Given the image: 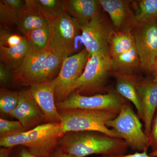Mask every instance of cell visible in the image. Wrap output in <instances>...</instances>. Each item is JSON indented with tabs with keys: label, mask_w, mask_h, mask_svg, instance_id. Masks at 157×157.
I'll list each match as a JSON object with an SVG mask.
<instances>
[{
	"label": "cell",
	"mask_w": 157,
	"mask_h": 157,
	"mask_svg": "<svg viewBox=\"0 0 157 157\" xmlns=\"http://www.w3.org/2000/svg\"><path fill=\"white\" fill-rule=\"evenodd\" d=\"M135 45V37L132 32L115 31L109 44V55L111 58H114L131 50Z\"/></svg>",
	"instance_id": "obj_22"
},
{
	"label": "cell",
	"mask_w": 157,
	"mask_h": 157,
	"mask_svg": "<svg viewBox=\"0 0 157 157\" xmlns=\"http://www.w3.org/2000/svg\"><path fill=\"white\" fill-rule=\"evenodd\" d=\"M150 72L153 74L154 76L157 75V56L155 59L153 64L152 66Z\"/></svg>",
	"instance_id": "obj_37"
},
{
	"label": "cell",
	"mask_w": 157,
	"mask_h": 157,
	"mask_svg": "<svg viewBox=\"0 0 157 157\" xmlns=\"http://www.w3.org/2000/svg\"><path fill=\"white\" fill-rule=\"evenodd\" d=\"M12 148H3L0 149V157H9L10 151Z\"/></svg>",
	"instance_id": "obj_36"
},
{
	"label": "cell",
	"mask_w": 157,
	"mask_h": 157,
	"mask_svg": "<svg viewBox=\"0 0 157 157\" xmlns=\"http://www.w3.org/2000/svg\"><path fill=\"white\" fill-rule=\"evenodd\" d=\"M32 48L41 50L45 49L48 45L49 32L48 27L41 28L30 31L25 34Z\"/></svg>",
	"instance_id": "obj_25"
},
{
	"label": "cell",
	"mask_w": 157,
	"mask_h": 157,
	"mask_svg": "<svg viewBox=\"0 0 157 157\" xmlns=\"http://www.w3.org/2000/svg\"><path fill=\"white\" fill-rule=\"evenodd\" d=\"M114 75L117 78L116 90L122 97L128 99L134 104L137 109L138 117L143 121L144 111L143 103L133 83L132 76Z\"/></svg>",
	"instance_id": "obj_20"
},
{
	"label": "cell",
	"mask_w": 157,
	"mask_h": 157,
	"mask_svg": "<svg viewBox=\"0 0 157 157\" xmlns=\"http://www.w3.org/2000/svg\"><path fill=\"white\" fill-rule=\"evenodd\" d=\"M140 67L139 54L136 45L131 50L112 58V70L114 75L132 76Z\"/></svg>",
	"instance_id": "obj_19"
},
{
	"label": "cell",
	"mask_w": 157,
	"mask_h": 157,
	"mask_svg": "<svg viewBox=\"0 0 157 157\" xmlns=\"http://www.w3.org/2000/svg\"><path fill=\"white\" fill-rule=\"evenodd\" d=\"M18 94L17 92L6 88L0 90V111L5 115L10 116L11 113L17 107L18 102Z\"/></svg>",
	"instance_id": "obj_26"
},
{
	"label": "cell",
	"mask_w": 157,
	"mask_h": 157,
	"mask_svg": "<svg viewBox=\"0 0 157 157\" xmlns=\"http://www.w3.org/2000/svg\"><path fill=\"white\" fill-rule=\"evenodd\" d=\"M13 81L11 72L1 63L0 65V81L1 84H9L11 81Z\"/></svg>",
	"instance_id": "obj_33"
},
{
	"label": "cell",
	"mask_w": 157,
	"mask_h": 157,
	"mask_svg": "<svg viewBox=\"0 0 157 157\" xmlns=\"http://www.w3.org/2000/svg\"><path fill=\"white\" fill-rule=\"evenodd\" d=\"M25 129L17 121H12L1 118L0 119V137L11 136L25 132Z\"/></svg>",
	"instance_id": "obj_28"
},
{
	"label": "cell",
	"mask_w": 157,
	"mask_h": 157,
	"mask_svg": "<svg viewBox=\"0 0 157 157\" xmlns=\"http://www.w3.org/2000/svg\"><path fill=\"white\" fill-rule=\"evenodd\" d=\"M90 56L84 48L80 52L63 60L59 73L55 78L56 104L65 101L72 94L73 84L82 75Z\"/></svg>",
	"instance_id": "obj_9"
},
{
	"label": "cell",
	"mask_w": 157,
	"mask_h": 157,
	"mask_svg": "<svg viewBox=\"0 0 157 157\" xmlns=\"http://www.w3.org/2000/svg\"><path fill=\"white\" fill-rule=\"evenodd\" d=\"M65 134L60 123H45L29 131L0 137V146L7 148L24 147L37 156L49 157L59 147Z\"/></svg>",
	"instance_id": "obj_2"
},
{
	"label": "cell",
	"mask_w": 157,
	"mask_h": 157,
	"mask_svg": "<svg viewBox=\"0 0 157 157\" xmlns=\"http://www.w3.org/2000/svg\"><path fill=\"white\" fill-rule=\"evenodd\" d=\"M149 155L152 157H157V149L154 151H152L150 153Z\"/></svg>",
	"instance_id": "obj_38"
},
{
	"label": "cell",
	"mask_w": 157,
	"mask_h": 157,
	"mask_svg": "<svg viewBox=\"0 0 157 157\" xmlns=\"http://www.w3.org/2000/svg\"><path fill=\"white\" fill-rule=\"evenodd\" d=\"M65 11L79 26L87 24L101 12L98 0H63Z\"/></svg>",
	"instance_id": "obj_16"
},
{
	"label": "cell",
	"mask_w": 157,
	"mask_h": 157,
	"mask_svg": "<svg viewBox=\"0 0 157 157\" xmlns=\"http://www.w3.org/2000/svg\"><path fill=\"white\" fill-rule=\"evenodd\" d=\"M132 78L143 103L144 132L148 137L152 121L157 109V81L138 80L135 76H132Z\"/></svg>",
	"instance_id": "obj_14"
},
{
	"label": "cell",
	"mask_w": 157,
	"mask_h": 157,
	"mask_svg": "<svg viewBox=\"0 0 157 157\" xmlns=\"http://www.w3.org/2000/svg\"><path fill=\"white\" fill-rule=\"evenodd\" d=\"M153 80L154 81H157V75H155L154 76V78Z\"/></svg>",
	"instance_id": "obj_39"
},
{
	"label": "cell",
	"mask_w": 157,
	"mask_h": 157,
	"mask_svg": "<svg viewBox=\"0 0 157 157\" xmlns=\"http://www.w3.org/2000/svg\"><path fill=\"white\" fill-rule=\"evenodd\" d=\"M25 2L20 14L18 29L25 35L36 29L48 27V21L36 8L35 0H25Z\"/></svg>",
	"instance_id": "obj_17"
},
{
	"label": "cell",
	"mask_w": 157,
	"mask_h": 157,
	"mask_svg": "<svg viewBox=\"0 0 157 157\" xmlns=\"http://www.w3.org/2000/svg\"><path fill=\"white\" fill-rule=\"evenodd\" d=\"M51 53L47 48L41 50L31 48L19 67L11 71L13 82L29 85Z\"/></svg>",
	"instance_id": "obj_13"
},
{
	"label": "cell",
	"mask_w": 157,
	"mask_h": 157,
	"mask_svg": "<svg viewBox=\"0 0 157 157\" xmlns=\"http://www.w3.org/2000/svg\"><path fill=\"white\" fill-rule=\"evenodd\" d=\"M49 157H74L61 149L59 147Z\"/></svg>",
	"instance_id": "obj_35"
},
{
	"label": "cell",
	"mask_w": 157,
	"mask_h": 157,
	"mask_svg": "<svg viewBox=\"0 0 157 157\" xmlns=\"http://www.w3.org/2000/svg\"><path fill=\"white\" fill-rule=\"evenodd\" d=\"M49 36L46 48L63 60L75 51L76 37L81 31L77 21L65 11L48 21Z\"/></svg>",
	"instance_id": "obj_5"
},
{
	"label": "cell",
	"mask_w": 157,
	"mask_h": 157,
	"mask_svg": "<svg viewBox=\"0 0 157 157\" xmlns=\"http://www.w3.org/2000/svg\"><path fill=\"white\" fill-rule=\"evenodd\" d=\"M106 125L112 128L133 150L147 151L150 147L149 137L142 129L139 117L126 102L117 116L106 122Z\"/></svg>",
	"instance_id": "obj_4"
},
{
	"label": "cell",
	"mask_w": 157,
	"mask_h": 157,
	"mask_svg": "<svg viewBox=\"0 0 157 157\" xmlns=\"http://www.w3.org/2000/svg\"><path fill=\"white\" fill-rule=\"evenodd\" d=\"M132 33L139 54L140 67L150 72L157 56L156 20L136 24Z\"/></svg>",
	"instance_id": "obj_10"
},
{
	"label": "cell",
	"mask_w": 157,
	"mask_h": 157,
	"mask_svg": "<svg viewBox=\"0 0 157 157\" xmlns=\"http://www.w3.org/2000/svg\"><path fill=\"white\" fill-rule=\"evenodd\" d=\"M150 147L152 151L157 149V109L152 121L151 130L148 136Z\"/></svg>",
	"instance_id": "obj_30"
},
{
	"label": "cell",
	"mask_w": 157,
	"mask_h": 157,
	"mask_svg": "<svg viewBox=\"0 0 157 157\" xmlns=\"http://www.w3.org/2000/svg\"><path fill=\"white\" fill-rule=\"evenodd\" d=\"M18 93V104L10 116L19 121L25 131L47 123L29 90H23Z\"/></svg>",
	"instance_id": "obj_11"
},
{
	"label": "cell",
	"mask_w": 157,
	"mask_h": 157,
	"mask_svg": "<svg viewBox=\"0 0 157 157\" xmlns=\"http://www.w3.org/2000/svg\"><path fill=\"white\" fill-rule=\"evenodd\" d=\"M101 8L109 14L116 32H131L130 25H136L135 16H132L128 2L123 0H98Z\"/></svg>",
	"instance_id": "obj_15"
},
{
	"label": "cell",
	"mask_w": 157,
	"mask_h": 157,
	"mask_svg": "<svg viewBox=\"0 0 157 157\" xmlns=\"http://www.w3.org/2000/svg\"><path fill=\"white\" fill-rule=\"evenodd\" d=\"M9 157H39L30 152L24 147H15L11 148Z\"/></svg>",
	"instance_id": "obj_31"
},
{
	"label": "cell",
	"mask_w": 157,
	"mask_h": 157,
	"mask_svg": "<svg viewBox=\"0 0 157 157\" xmlns=\"http://www.w3.org/2000/svg\"><path fill=\"white\" fill-rule=\"evenodd\" d=\"M128 144L119 138L95 131L69 132L61 139L59 147L74 157L90 155H121L128 150Z\"/></svg>",
	"instance_id": "obj_1"
},
{
	"label": "cell",
	"mask_w": 157,
	"mask_h": 157,
	"mask_svg": "<svg viewBox=\"0 0 157 157\" xmlns=\"http://www.w3.org/2000/svg\"><path fill=\"white\" fill-rule=\"evenodd\" d=\"M25 39V37L1 30L0 45L5 47H11L16 46L24 41Z\"/></svg>",
	"instance_id": "obj_29"
},
{
	"label": "cell",
	"mask_w": 157,
	"mask_h": 157,
	"mask_svg": "<svg viewBox=\"0 0 157 157\" xmlns=\"http://www.w3.org/2000/svg\"><path fill=\"white\" fill-rule=\"evenodd\" d=\"M35 3L36 8L47 21L65 12L63 0H35Z\"/></svg>",
	"instance_id": "obj_24"
},
{
	"label": "cell",
	"mask_w": 157,
	"mask_h": 157,
	"mask_svg": "<svg viewBox=\"0 0 157 157\" xmlns=\"http://www.w3.org/2000/svg\"><path fill=\"white\" fill-rule=\"evenodd\" d=\"M157 0L139 1L135 15L136 24H142L156 20Z\"/></svg>",
	"instance_id": "obj_23"
},
{
	"label": "cell",
	"mask_w": 157,
	"mask_h": 157,
	"mask_svg": "<svg viewBox=\"0 0 157 157\" xmlns=\"http://www.w3.org/2000/svg\"><path fill=\"white\" fill-rule=\"evenodd\" d=\"M2 1L4 4L19 14L25 6V1L22 0H2Z\"/></svg>",
	"instance_id": "obj_32"
},
{
	"label": "cell",
	"mask_w": 157,
	"mask_h": 157,
	"mask_svg": "<svg viewBox=\"0 0 157 157\" xmlns=\"http://www.w3.org/2000/svg\"><path fill=\"white\" fill-rule=\"evenodd\" d=\"M58 110L61 117V125L65 133L95 131L106 134L110 137L121 138L115 131L106 125V122L117 116L118 114L116 113L81 109Z\"/></svg>",
	"instance_id": "obj_3"
},
{
	"label": "cell",
	"mask_w": 157,
	"mask_h": 157,
	"mask_svg": "<svg viewBox=\"0 0 157 157\" xmlns=\"http://www.w3.org/2000/svg\"><path fill=\"white\" fill-rule=\"evenodd\" d=\"M20 14L0 1L1 22L6 26L18 25Z\"/></svg>",
	"instance_id": "obj_27"
},
{
	"label": "cell",
	"mask_w": 157,
	"mask_h": 157,
	"mask_svg": "<svg viewBox=\"0 0 157 157\" xmlns=\"http://www.w3.org/2000/svg\"><path fill=\"white\" fill-rule=\"evenodd\" d=\"M147 151L136 152L133 154L124 155H101V157H152L147 154Z\"/></svg>",
	"instance_id": "obj_34"
},
{
	"label": "cell",
	"mask_w": 157,
	"mask_h": 157,
	"mask_svg": "<svg viewBox=\"0 0 157 157\" xmlns=\"http://www.w3.org/2000/svg\"><path fill=\"white\" fill-rule=\"evenodd\" d=\"M126 102L123 97L116 90L108 91L107 94L83 96L72 93L65 101L57 103L58 110L81 109L112 111L118 114Z\"/></svg>",
	"instance_id": "obj_7"
},
{
	"label": "cell",
	"mask_w": 157,
	"mask_h": 157,
	"mask_svg": "<svg viewBox=\"0 0 157 157\" xmlns=\"http://www.w3.org/2000/svg\"><path fill=\"white\" fill-rule=\"evenodd\" d=\"M55 80L29 86V90L45 116L47 122L60 123L61 117L55 97Z\"/></svg>",
	"instance_id": "obj_12"
},
{
	"label": "cell",
	"mask_w": 157,
	"mask_h": 157,
	"mask_svg": "<svg viewBox=\"0 0 157 157\" xmlns=\"http://www.w3.org/2000/svg\"><path fill=\"white\" fill-rule=\"evenodd\" d=\"M80 28L82 40L90 56L110 55L109 44L115 31L101 11Z\"/></svg>",
	"instance_id": "obj_8"
},
{
	"label": "cell",
	"mask_w": 157,
	"mask_h": 157,
	"mask_svg": "<svg viewBox=\"0 0 157 157\" xmlns=\"http://www.w3.org/2000/svg\"><path fill=\"white\" fill-rule=\"evenodd\" d=\"M63 59L51 53L46 59L38 73L31 81L29 86L52 80L56 78L60 71Z\"/></svg>",
	"instance_id": "obj_21"
},
{
	"label": "cell",
	"mask_w": 157,
	"mask_h": 157,
	"mask_svg": "<svg viewBox=\"0 0 157 157\" xmlns=\"http://www.w3.org/2000/svg\"><path fill=\"white\" fill-rule=\"evenodd\" d=\"M112 70L110 55L95 54L90 56L82 75L75 82L72 93L90 96L104 88L108 73Z\"/></svg>",
	"instance_id": "obj_6"
},
{
	"label": "cell",
	"mask_w": 157,
	"mask_h": 157,
	"mask_svg": "<svg viewBox=\"0 0 157 157\" xmlns=\"http://www.w3.org/2000/svg\"><path fill=\"white\" fill-rule=\"evenodd\" d=\"M31 48L30 44L26 38L24 41L14 47H6L0 45L1 63L11 72L16 70Z\"/></svg>",
	"instance_id": "obj_18"
}]
</instances>
